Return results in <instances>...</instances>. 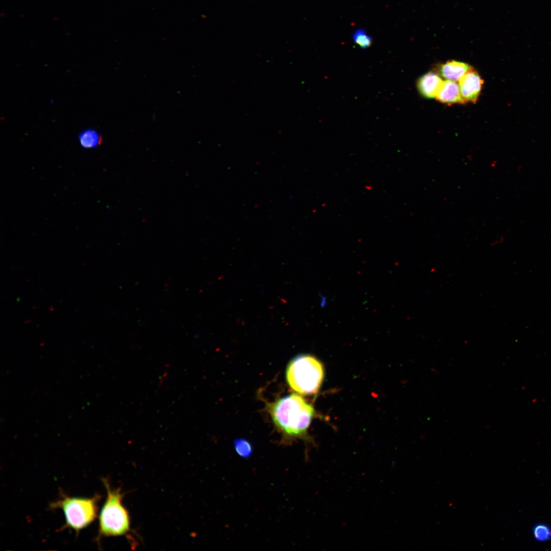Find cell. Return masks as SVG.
I'll list each match as a JSON object with an SVG mask.
<instances>
[{
	"label": "cell",
	"mask_w": 551,
	"mask_h": 551,
	"mask_svg": "<svg viewBox=\"0 0 551 551\" xmlns=\"http://www.w3.org/2000/svg\"><path fill=\"white\" fill-rule=\"evenodd\" d=\"M268 409L274 423L283 435L284 442L305 437L314 410L302 397L292 393L270 404Z\"/></svg>",
	"instance_id": "1"
},
{
	"label": "cell",
	"mask_w": 551,
	"mask_h": 551,
	"mask_svg": "<svg viewBox=\"0 0 551 551\" xmlns=\"http://www.w3.org/2000/svg\"><path fill=\"white\" fill-rule=\"evenodd\" d=\"M102 480L107 494L98 516L97 540L102 537L126 536L131 529L129 512L122 504L124 493L120 488H112L107 479Z\"/></svg>",
	"instance_id": "2"
},
{
	"label": "cell",
	"mask_w": 551,
	"mask_h": 551,
	"mask_svg": "<svg viewBox=\"0 0 551 551\" xmlns=\"http://www.w3.org/2000/svg\"><path fill=\"white\" fill-rule=\"evenodd\" d=\"M60 495L58 499L49 504L51 509H61L64 512L65 523L60 530L69 528L78 535L97 517L101 496L96 494L91 497H73L62 492Z\"/></svg>",
	"instance_id": "3"
},
{
	"label": "cell",
	"mask_w": 551,
	"mask_h": 551,
	"mask_svg": "<svg viewBox=\"0 0 551 551\" xmlns=\"http://www.w3.org/2000/svg\"><path fill=\"white\" fill-rule=\"evenodd\" d=\"M286 377L293 390L300 394H312L317 392L321 385L323 369L321 363L314 357L302 355L290 360Z\"/></svg>",
	"instance_id": "4"
},
{
	"label": "cell",
	"mask_w": 551,
	"mask_h": 551,
	"mask_svg": "<svg viewBox=\"0 0 551 551\" xmlns=\"http://www.w3.org/2000/svg\"><path fill=\"white\" fill-rule=\"evenodd\" d=\"M484 81L473 68L466 72L459 81L461 96L465 103H476L481 92Z\"/></svg>",
	"instance_id": "5"
},
{
	"label": "cell",
	"mask_w": 551,
	"mask_h": 551,
	"mask_svg": "<svg viewBox=\"0 0 551 551\" xmlns=\"http://www.w3.org/2000/svg\"><path fill=\"white\" fill-rule=\"evenodd\" d=\"M443 81L438 72L430 71L423 74L418 80L417 87L419 93L424 97L434 98Z\"/></svg>",
	"instance_id": "6"
},
{
	"label": "cell",
	"mask_w": 551,
	"mask_h": 551,
	"mask_svg": "<svg viewBox=\"0 0 551 551\" xmlns=\"http://www.w3.org/2000/svg\"><path fill=\"white\" fill-rule=\"evenodd\" d=\"M435 98L438 101L448 105L466 103L461 96L459 84L450 80L443 81Z\"/></svg>",
	"instance_id": "7"
},
{
	"label": "cell",
	"mask_w": 551,
	"mask_h": 551,
	"mask_svg": "<svg viewBox=\"0 0 551 551\" xmlns=\"http://www.w3.org/2000/svg\"><path fill=\"white\" fill-rule=\"evenodd\" d=\"M472 67L469 64L455 60L439 65L438 74L447 80L459 81L463 75Z\"/></svg>",
	"instance_id": "8"
},
{
	"label": "cell",
	"mask_w": 551,
	"mask_h": 551,
	"mask_svg": "<svg viewBox=\"0 0 551 551\" xmlns=\"http://www.w3.org/2000/svg\"><path fill=\"white\" fill-rule=\"evenodd\" d=\"M79 142L85 148H94L99 146L102 141V136L93 129H87L81 131L78 136Z\"/></svg>",
	"instance_id": "9"
},
{
	"label": "cell",
	"mask_w": 551,
	"mask_h": 551,
	"mask_svg": "<svg viewBox=\"0 0 551 551\" xmlns=\"http://www.w3.org/2000/svg\"><path fill=\"white\" fill-rule=\"evenodd\" d=\"M534 538L539 542H546L551 540V528L544 523L535 524L532 530Z\"/></svg>",
	"instance_id": "10"
},
{
	"label": "cell",
	"mask_w": 551,
	"mask_h": 551,
	"mask_svg": "<svg viewBox=\"0 0 551 551\" xmlns=\"http://www.w3.org/2000/svg\"><path fill=\"white\" fill-rule=\"evenodd\" d=\"M234 448L238 455L241 457L246 458L249 457L253 454V446L251 443L247 440L243 438H238L234 441Z\"/></svg>",
	"instance_id": "11"
},
{
	"label": "cell",
	"mask_w": 551,
	"mask_h": 551,
	"mask_svg": "<svg viewBox=\"0 0 551 551\" xmlns=\"http://www.w3.org/2000/svg\"><path fill=\"white\" fill-rule=\"evenodd\" d=\"M354 42L362 48L369 47L372 43L371 37L363 29L356 30L353 35Z\"/></svg>",
	"instance_id": "12"
}]
</instances>
